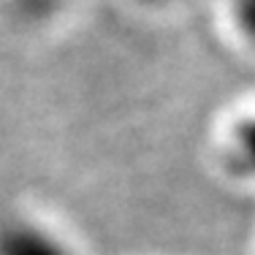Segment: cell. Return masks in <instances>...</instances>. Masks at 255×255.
Listing matches in <instances>:
<instances>
[{"instance_id":"1","label":"cell","mask_w":255,"mask_h":255,"mask_svg":"<svg viewBox=\"0 0 255 255\" xmlns=\"http://www.w3.org/2000/svg\"><path fill=\"white\" fill-rule=\"evenodd\" d=\"M0 255H71V253L41 228L16 223V226H5L0 231Z\"/></svg>"},{"instance_id":"2","label":"cell","mask_w":255,"mask_h":255,"mask_svg":"<svg viewBox=\"0 0 255 255\" xmlns=\"http://www.w3.org/2000/svg\"><path fill=\"white\" fill-rule=\"evenodd\" d=\"M226 14H228L234 33L245 44L255 46V0H228Z\"/></svg>"},{"instance_id":"3","label":"cell","mask_w":255,"mask_h":255,"mask_svg":"<svg viewBox=\"0 0 255 255\" xmlns=\"http://www.w3.org/2000/svg\"><path fill=\"white\" fill-rule=\"evenodd\" d=\"M16 3H19V8L27 11V14H46V11H52L60 0H16Z\"/></svg>"},{"instance_id":"4","label":"cell","mask_w":255,"mask_h":255,"mask_svg":"<svg viewBox=\"0 0 255 255\" xmlns=\"http://www.w3.org/2000/svg\"><path fill=\"white\" fill-rule=\"evenodd\" d=\"M138 3H144V5H152V8H160V5H171L174 0H138Z\"/></svg>"}]
</instances>
